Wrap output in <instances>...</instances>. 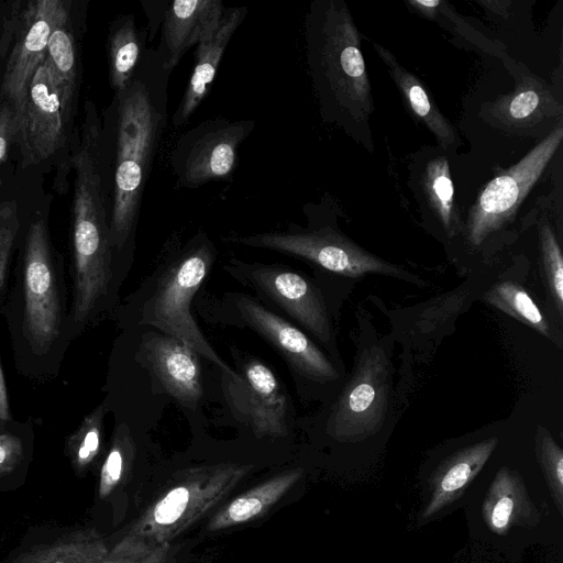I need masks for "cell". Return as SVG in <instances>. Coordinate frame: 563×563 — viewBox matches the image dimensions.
Masks as SVG:
<instances>
[{"label":"cell","mask_w":563,"mask_h":563,"mask_svg":"<svg viewBox=\"0 0 563 563\" xmlns=\"http://www.w3.org/2000/svg\"><path fill=\"white\" fill-rule=\"evenodd\" d=\"M214 258V245L202 230L167 257L142 295L141 323L185 343L222 373H231L200 331L190 309Z\"/></svg>","instance_id":"cell-4"},{"label":"cell","mask_w":563,"mask_h":563,"mask_svg":"<svg viewBox=\"0 0 563 563\" xmlns=\"http://www.w3.org/2000/svg\"><path fill=\"white\" fill-rule=\"evenodd\" d=\"M563 139L560 122L518 163L493 178L471 207L466 221V238L479 245L495 231L509 223L519 206L548 167Z\"/></svg>","instance_id":"cell-9"},{"label":"cell","mask_w":563,"mask_h":563,"mask_svg":"<svg viewBox=\"0 0 563 563\" xmlns=\"http://www.w3.org/2000/svg\"><path fill=\"white\" fill-rule=\"evenodd\" d=\"M485 301L544 336H550L547 319L530 295L514 282L495 284L484 295Z\"/></svg>","instance_id":"cell-25"},{"label":"cell","mask_w":563,"mask_h":563,"mask_svg":"<svg viewBox=\"0 0 563 563\" xmlns=\"http://www.w3.org/2000/svg\"><path fill=\"white\" fill-rule=\"evenodd\" d=\"M134 454V442L130 430L124 424L118 426L100 470L98 487L100 498L108 497L122 482L131 468Z\"/></svg>","instance_id":"cell-27"},{"label":"cell","mask_w":563,"mask_h":563,"mask_svg":"<svg viewBox=\"0 0 563 563\" xmlns=\"http://www.w3.org/2000/svg\"><path fill=\"white\" fill-rule=\"evenodd\" d=\"M373 46L386 65L409 111L428 128L444 150L456 146L459 136L455 130L438 109L423 82L402 67L388 49L377 43Z\"/></svg>","instance_id":"cell-20"},{"label":"cell","mask_w":563,"mask_h":563,"mask_svg":"<svg viewBox=\"0 0 563 563\" xmlns=\"http://www.w3.org/2000/svg\"><path fill=\"white\" fill-rule=\"evenodd\" d=\"M302 470H287L236 496L210 520L209 531H219L252 521L264 515L301 477Z\"/></svg>","instance_id":"cell-21"},{"label":"cell","mask_w":563,"mask_h":563,"mask_svg":"<svg viewBox=\"0 0 563 563\" xmlns=\"http://www.w3.org/2000/svg\"><path fill=\"white\" fill-rule=\"evenodd\" d=\"M254 128V120L216 118L187 130L170 155L178 187L196 189L210 181L231 180L238 150Z\"/></svg>","instance_id":"cell-8"},{"label":"cell","mask_w":563,"mask_h":563,"mask_svg":"<svg viewBox=\"0 0 563 563\" xmlns=\"http://www.w3.org/2000/svg\"><path fill=\"white\" fill-rule=\"evenodd\" d=\"M63 0L13 2L5 13L0 37V58L11 45L0 84V100L21 115L26 90L37 66L45 57L46 46Z\"/></svg>","instance_id":"cell-7"},{"label":"cell","mask_w":563,"mask_h":563,"mask_svg":"<svg viewBox=\"0 0 563 563\" xmlns=\"http://www.w3.org/2000/svg\"><path fill=\"white\" fill-rule=\"evenodd\" d=\"M512 506L509 497H504L496 504L492 515V522L496 528H504L507 525Z\"/></svg>","instance_id":"cell-34"},{"label":"cell","mask_w":563,"mask_h":563,"mask_svg":"<svg viewBox=\"0 0 563 563\" xmlns=\"http://www.w3.org/2000/svg\"><path fill=\"white\" fill-rule=\"evenodd\" d=\"M442 1L438 0H410L408 4L413 8L415 11L419 12L421 15L433 19L437 16L439 11V7L442 4Z\"/></svg>","instance_id":"cell-35"},{"label":"cell","mask_w":563,"mask_h":563,"mask_svg":"<svg viewBox=\"0 0 563 563\" xmlns=\"http://www.w3.org/2000/svg\"><path fill=\"white\" fill-rule=\"evenodd\" d=\"M167 70L155 48L144 53L130 85L114 92L100 142L111 153L107 208L113 252L134 247L145 187L167 123Z\"/></svg>","instance_id":"cell-1"},{"label":"cell","mask_w":563,"mask_h":563,"mask_svg":"<svg viewBox=\"0 0 563 563\" xmlns=\"http://www.w3.org/2000/svg\"><path fill=\"white\" fill-rule=\"evenodd\" d=\"M221 305L227 321L262 336L285 360L292 373L318 383L338 378L324 353L300 329L245 294H228Z\"/></svg>","instance_id":"cell-12"},{"label":"cell","mask_w":563,"mask_h":563,"mask_svg":"<svg viewBox=\"0 0 563 563\" xmlns=\"http://www.w3.org/2000/svg\"><path fill=\"white\" fill-rule=\"evenodd\" d=\"M306 60L323 122L372 151V87L360 33L343 0H313L303 22Z\"/></svg>","instance_id":"cell-2"},{"label":"cell","mask_w":563,"mask_h":563,"mask_svg":"<svg viewBox=\"0 0 563 563\" xmlns=\"http://www.w3.org/2000/svg\"><path fill=\"white\" fill-rule=\"evenodd\" d=\"M106 411V405H99L67 439L66 452L77 474L85 472L100 453Z\"/></svg>","instance_id":"cell-26"},{"label":"cell","mask_w":563,"mask_h":563,"mask_svg":"<svg viewBox=\"0 0 563 563\" xmlns=\"http://www.w3.org/2000/svg\"><path fill=\"white\" fill-rule=\"evenodd\" d=\"M144 11L148 16V24L146 27L147 31V42H152L155 37L158 29L161 27L166 9L168 7L169 1H141Z\"/></svg>","instance_id":"cell-32"},{"label":"cell","mask_w":563,"mask_h":563,"mask_svg":"<svg viewBox=\"0 0 563 563\" xmlns=\"http://www.w3.org/2000/svg\"><path fill=\"white\" fill-rule=\"evenodd\" d=\"M147 31L140 29L131 13L117 16L109 25L107 53L109 81L114 92L126 88L146 52Z\"/></svg>","instance_id":"cell-22"},{"label":"cell","mask_w":563,"mask_h":563,"mask_svg":"<svg viewBox=\"0 0 563 563\" xmlns=\"http://www.w3.org/2000/svg\"><path fill=\"white\" fill-rule=\"evenodd\" d=\"M24 329L32 347L47 352L58 338L62 310L48 234L43 220L27 231L23 258Z\"/></svg>","instance_id":"cell-13"},{"label":"cell","mask_w":563,"mask_h":563,"mask_svg":"<svg viewBox=\"0 0 563 563\" xmlns=\"http://www.w3.org/2000/svg\"><path fill=\"white\" fill-rule=\"evenodd\" d=\"M44 59L67 93L76 98L80 82V58L68 1L63 0L56 14Z\"/></svg>","instance_id":"cell-23"},{"label":"cell","mask_w":563,"mask_h":563,"mask_svg":"<svg viewBox=\"0 0 563 563\" xmlns=\"http://www.w3.org/2000/svg\"><path fill=\"white\" fill-rule=\"evenodd\" d=\"M542 263L548 285L559 310L563 311V255L556 236L548 221H542L539 228Z\"/></svg>","instance_id":"cell-28"},{"label":"cell","mask_w":563,"mask_h":563,"mask_svg":"<svg viewBox=\"0 0 563 563\" xmlns=\"http://www.w3.org/2000/svg\"><path fill=\"white\" fill-rule=\"evenodd\" d=\"M555 475L558 477V481L562 484L563 482V460H561L555 468Z\"/></svg>","instance_id":"cell-38"},{"label":"cell","mask_w":563,"mask_h":563,"mask_svg":"<svg viewBox=\"0 0 563 563\" xmlns=\"http://www.w3.org/2000/svg\"><path fill=\"white\" fill-rule=\"evenodd\" d=\"M228 241L244 246L271 250L311 262L329 272L349 277L383 274L413 280L412 276L365 251L329 225H289L285 231L231 236Z\"/></svg>","instance_id":"cell-6"},{"label":"cell","mask_w":563,"mask_h":563,"mask_svg":"<svg viewBox=\"0 0 563 563\" xmlns=\"http://www.w3.org/2000/svg\"><path fill=\"white\" fill-rule=\"evenodd\" d=\"M486 10H489L496 15L508 16L509 1H478Z\"/></svg>","instance_id":"cell-37"},{"label":"cell","mask_w":563,"mask_h":563,"mask_svg":"<svg viewBox=\"0 0 563 563\" xmlns=\"http://www.w3.org/2000/svg\"><path fill=\"white\" fill-rule=\"evenodd\" d=\"M10 419V407L7 387L3 378V373L0 363V423Z\"/></svg>","instance_id":"cell-36"},{"label":"cell","mask_w":563,"mask_h":563,"mask_svg":"<svg viewBox=\"0 0 563 563\" xmlns=\"http://www.w3.org/2000/svg\"><path fill=\"white\" fill-rule=\"evenodd\" d=\"M252 470L251 464L220 463L181 472L124 537L154 545L170 543L229 495Z\"/></svg>","instance_id":"cell-5"},{"label":"cell","mask_w":563,"mask_h":563,"mask_svg":"<svg viewBox=\"0 0 563 563\" xmlns=\"http://www.w3.org/2000/svg\"><path fill=\"white\" fill-rule=\"evenodd\" d=\"M74 99L43 59L31 78L18 122L15 143L23 166L38 164L64 146Z\"/></svg>","instance_id":"cell-11"},{"label":"cell","mask_w":563,"mask_h":563,"mask_svg":"<svg viewBox=\"0 0 563 563\" xmlns=\"http://www.w3.org/2000/svg\"><path fill=\"white\" fill-rule=\"evenodd\" d=\"M19 224L18 206L15 201L2 202L0 205V290L5 280Z\"/></svg>","instance_id":"cell-29"},{"label":"cell","mask_w":563,"mask_h":563,"mask_svg":"<svg viewBox=\"0 0 563 563\" xmlns=\"http://www.w3.org/2000/svg\"><path fill=\"white\" fill-rule=\"evenodd\" d=\"M16 133V112L9 103L0 100V165L7 159Z\"/></svg>","instance_id":"cell-30"},{"label":"cell","mask_w":563,"mask_h":563,"mask_svg":"<svg viewBox=\"0 0 563 563\" xmlns=\"http://www.w3.org/2000/svg\"><path fill=\"white\" fill-rule=\"evenodd\" d=\"M228 401L234 412L260 437H285L289 401L274 372L256 358L239 372L223 373Z\"/></svg>","instance_id":"cell-15"},{"label":"cell","mask_w":563,"mask_h":563,"mask_svg":"<svg viewBox=\"0 0 563 563\" xmlns=\"http://www.w3.org/2000/svg\"><path fill=\"white\" fill-rule=\"evenodd\" d=\"M387 397V358L379 347H367L332 409L331 432L345 438L376 431L385 418Z\"/></svg>","instance_id":"cell-14"},{"label":"cell","mask_w":563,"mask_h":563,"mask_svg":"<svg viewBox=\"0 0 563 563\" xmlns=\"http://www.w3.org/2000/svg\"><path fill=\"white\" fill-rule=\"evenodd\" d=\"M224 269L320 342H331L332 328L325 302L307 277L282 264L250 263L239 258H230Z\"/></svg>","instance_id":"cell-10"},{"label":"cell","mask_w":563,"mask_h":563,"mask_svg":"<svg viewBox=\"0 0 563 563\" xmlns=\"http://www.w3.org/2000/svg\"><path fill=\"white\" fill-rule=\"evenodd\" d=\"M140 358L164 390L184 406H194L202 395L199 355L185 343L159 333L141 342Z\"/></svg>","instance_id":"cell-16"},{"label":"cell","mask_w":563,"mask_h":563,"mask_svg":"<svg viewBox=\"0 0 563 563\" xmlns=\"http://www.w3.org/2000/svg\"><path fill=\"white\" fill-rule=\"evenodd\" d=\"M224 10L221 0L169 1L155 47L167 70L173 73L189 48L213 35Z\"/></svg>","instance_id":"cell-17"},{"label":"cell","mask_w":563,"mask_h":563,"mask_svg":"<svg viewBox=\"0 0 563 563\" xmlns=\"http://www.w3.org/2000/svg\"><path fill=\"white\" fill-rule=\"evenodd\" d=\"M22 459V440L11 432H0V475L12 472Z\"/></svg>","instance_id":"cell-31"},{"label":"cell","mask_w":563,"mask_h":563,"mask_svg":"<svg viewBox=\"0 0 563 563\" xmlns=\"http://www.w3.org/2000/svg\"><path fill=\"white\" fill-rule=\"evenodd\" d=\"M485 113L492 124L504 131L529 133L545 121H560L562 104L542 79L525 74L512 91L485 106Z\"/></svg>","instance_id":"cell-18"},{"label":"cell","mask_w":563,"mask_h":563,"mask_svg":"<svg viewBox=\"0 0 563 563\" xmlns=\"http://www.w3.org/2000/svg\"><path fill=\"white\" fill-rule=\"evenodd\" d=\"M422 188L432 211L450 233L459 229V211L448 159L438 156L428 162L422 175Z\"/></svg>","instance_id":"cell-24"},{"label":"cell","mask_w":563,"mask_h":563,"mask_svg":"<svg viewBox=\"0 0 563 563\" xmlns=\"http://www.w3.org/2000/svg\"><path fill=\"white\" fill-rule=\"evenodd\" d=\"M472 473V465L467 461L455 463L442 479L441 486L446 492H453L462 487Z\"/></svg>","instance_id":"cell-33"},{"label":"cell","mask_w":563,"mask_h":563,"mask_svg":"<svg viewBox=\"0 0 563 563\" xmlns=\"http://www.w3.org/2000/svg\"><path fill=\"white\" fill-rule=\"evenodd\" d=\"M101 123L86 101L79 142L71 156L75 185L71 213L74 290L84 297L106 292L112 277L113 249L99 163Z\"/></svg>","instance_id":"cell-3"},{"label":"cell","mask_w":563,"mask_h":563,"mask_svg":"<svg viewBox=\"0 0 563 563\" xmlns=\"http://www.w3.org/2000/svg\"><path fill=\"white\" fill-rule=\"evenodd\" d=\"M247 14V7L225 8L220 24L210 38L195 51V66L183 97L173 114L174 126H183L208 96L229 42Z\"/></svg>","instance_id":"cell-19"}]
</instances>
